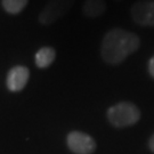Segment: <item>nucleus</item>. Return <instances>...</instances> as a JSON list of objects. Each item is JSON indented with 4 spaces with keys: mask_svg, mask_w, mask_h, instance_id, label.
I'll list each match as a JSON object with an SVG mask.
<instances>
[{
    "mask_svg": "<svg viewBox=\"0 0 154 154\" xmlns=\"http://www.w3.org/2000/svg\"><path fill=\"white\" fill-rule=\"evenodd\" d=\"M139 46L140 40L137 34L119 28L112 29L102 40V58L110 65H118L135 53Z\"/></svg>",
    "mask_w": 154,
    "mask_h": 154,
    "instance_id": "nucleus-1",
    "label": "nucleus"
},
{
    "mask_svg": "<svg viewBox=\"0 0 154 154\" xmlns=\"http://www.w3.org/2000/svg\"><path fill=\"white\" fill-rule=\"evenodd\" d=\"M140 112L136 105L129 102H121L114 105L107 111V119L114 127L123 128V127L132 126L139 120Z\"/></svg>",
    "mask_w": 154,
    "mask_h": 154,
    "instance_id": "nucleus-2",
    "label": "nucleus"
},
{
    "mask_svg": "<svg viewBox=\"0 0 154 154\" xmlns=\"http://www.w3.org/2000/svg\"><path fill=\"white\" fill-rule=\"evenodd\" d=\"M74 0H50L39 15V22L42 25H50L63 17L71 9Z\"/></svg>",
    "mask_w": 154,
    "mask_h": 154,
    "instance_id": "nucleus-3",
    "label": "nucleus"
},
{
    "mask_svg": "<svg viewBox=\"0 0 154 154\" xmlns=\"http://www.w3.org/2000/svg\"><path fill=\"white\" fill-rule=\"evenodd\" d=\"M67 145L73 153L90 154L96 149V143L89 135L81 131H72L67 136Z\"/></svg>",
    "mask_w": 154,
    "mask_h": 154,
    "instance_id": "nucleus-4",
    "label": "nucleus"
},
{
    "mask_svg": "<svg viewBox=\"0 0 154 154\" xmlns=\"http://www.w3.org/2000/svg\"><path fill=\"white\" fill-rule=\"evenodd\" d=\"M131 17L142 26H154V1H138L130 9Z\"/></svg>",
    "mask_w": 154,
    "mask_h": 154,
    "instance_id": "nucleus-5",
    "label": "nucleus"
},
{
    "mask_svg": "<svg viewBox=\"0 0 154 154\" xmlns=\"http://www.w3.org/2000/svg\"><path fill=\"white\" fill-rule=\"evenodd\" d=\"M29 78H30V71L26 66H14L7 74V80H6L7 88L13 93L21 91L26 86Z\"/></svg>",
    "mask_w": 154,
    "mask_h": 154,
    "instance_id": "nucleus-6",
    "label": "nucleus"
},
{
    "mask_svg": "<svg viewBox=\"0 0 154 154\" xmlns=\"http://www.w3.org/2000/svg\"><path fill=\"white\" fill-rule=\"evenodd\" d=\"M106 11L104 0H86L82 6V14L88 18H97Z\"/></svg>",
    "mask_w": 154,
    "mask_h": 154,
    "instance_id": "nucleus-7",
    "label": "nucleus"
},
{
    "mask_svg": "<svg viewBox=\"0 0 154 154\" xmlns=\"http://www.w3.org/2000/svg\"><path fill=\"white\" fill-rule=\"evenodd\" d=\"M56 58V50L53 47H42L37 51L34 61L39 69H46L53 64Z\"/></svg>",
    "mask_w": 154,
    "mask_h": 154,
    "instance_id": "nucleus-8",
    "label": "nucleus"
},
{
    "mask_svg": "<svg viewBox=\"0 0 154 154\" xmlns=\"http://www.w3.org/2000/svg\"><path fill=\"white\" fill-rule=\"evenodd\" d=\"M29 0H1L2 8L9 14H18L26 7Z\"/></svg>",
    "mask_w": 154,
    "mask_h": 154,
    "instance_id": "nucleus-9",
    "label": "nucleus"
},
{
    "mask_svg": "<svg viewBox=\"0 0 154 154\" xmlns=\"http://www.w3.org/2000/svg\"><path fill=\"white\" fill-rule=\"evenodd\" d=\"M149 74L154 78V56L149 62Z\"/></svg>",
    "mask_w": 154,
    "mask_h": 154,
    "instance_id": "nucleus-10",
    "label": "nucleus"
},
{
    "mask_svg": "<svg viewBox=\"0 0 154 154\" xmlns=\"http://www.w3.org/2000/svg\"><path fill=\"white\" fill-rule=\"evenodd\" d=\"M149 149H151L154 152V135L152 136V137H151V139H149Z\"/></svg>",
    "mask_w": 154,
    "mask_h": 154,
    "instance_id": "nucleus-11",
    "label": "nucleus"
}]
</instances>
